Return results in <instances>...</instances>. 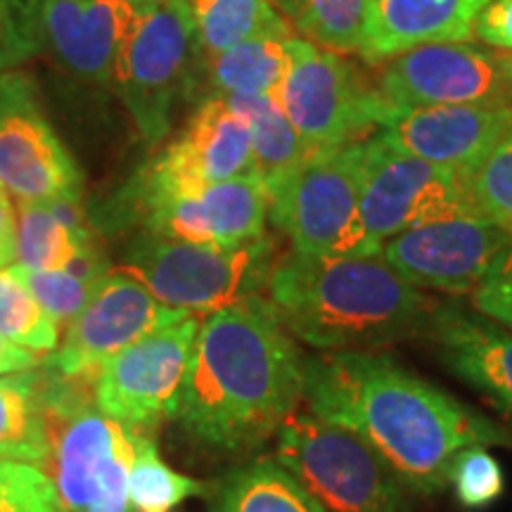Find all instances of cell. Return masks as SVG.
Segmentation results:
<instances>
[{
    "instance_id": "cell-18",
    "label": "cell",
    "mask_w": 512,
    "mask_h": 512,
    "mask_svg": "<svg viewBox=\"0 0 512 512\" xmlns=\"http://www.w3.org/2000/svg\"><path fill=\"white\" fill-rule=\"evenodd\" d=\"M451 375L512 420V332L458 304L437 302L425 332Z\"/></svg>"
},
{
    "instance_id": "cell-5",
    "label": "cell",
    "mask_w": 512,
    "mask_h": 512,
    "mask_svg": "<svg viewBox=\"0 0 512 512\" xmlns=\"http://www.w3.org/2000/svg\"><path fill=\"white\" fill-rule=\"evenodd\" d=\"M275 437V460L328 512H406L408 486L358 434L297 411Z\"/></svg>"
},
{
    "instance_id": "cell-26",
    "label": "cell",
    "mask_w": 512,
    "mask_h": 512,
    "mask_svg": "<svg viewBox=\"0 0 512 512\" xmlns=\"http://www.w3.org/2000/svg\"><path fill=\"white\" fill-rule=\"evenodd\" d=\"M197 22L200 64L249 38H292L294 27L273 0H190Z\"/></svg>"
},
{
    "instance_id": "cell-25",
    "label": "cell",
    "mask_w": 512,
    "mask_h": 512,
    "mask_svg": "<svg viewBox=\"0 0 512 512\" xmlns=\"http://www.w3.org/2000/svg\"><path fill=\"white\" fill-rule=\"evenodd\" d=\"M247 121L252 133L254 171L266 190L316 152L304 143L273 95H221Z\"/></svg>"
},
{
    "instance_id": "cell-35",
    "label": "cell",
    "mask_w": 512,
    "mask_h": 512,
    "mask_svg": "<svg viewBox=\"0 0 512 512\" xmlns=\"http://www.w3.org/2000/svg\"><path fill=\"white\" fill-rule=\"evenodd\" d=\"M472 306L477 313L512 332V242L496 256L482 283L472 292Z\"/></svg>"
},
{
    "instance_id": "cell-3",
    "label": "cell",
    "mask_w": 512,
    "mask_h": 512,
    "mask_svg": "<svg viewBox=\"0 0 512 512\" xmlns=\"http://www.w3.org/2000/svg\"><path fill=\"white\" fill-rule=\"evenodd\" d=\"M287 332L318 351H382L425 337L437 302L382 256H320L290 249L268 283Z\"/></svg>"
},
{
    "instance_id": "cell-40",
    "label": "cell",
    "mask_w": 512,
    "mask_h": 512,
    "mask_svg": "<svg viewBox=\"0 0 512 512\" xmlns=\"http://www.w3.org/2000/svg\"><path fill=\"white\" fill-rule=\"evenodd\" d=\"M510 69H512V55H510Z\"/></svg>"
},
{
    "instance_id": "cell-37",
    "label": "cell",
    "mask_w": 512,
    "mask_h": 512,
    "mask_svg": "<svg viewBox=\"0 0 512 512\" xmlns=\"http://www.w3.org/2000/svg\"><path fill=\"white\" fill-rule=\"evenodd\" d=\"M15 233V207H12L10 192L0 185V268H8L15 261Z\"/></svg>"
},
{
    "instance_id": "cell-39",
    "label": "cell",
    "mask_w": 512,
    "mask_h": 512,
    "mask_svg": "<svg viewBox=\"0 0 512 512\" xmlns=\"http://www.w3.org/2000/svg\"><path fill=\"white\" fill-rule=\"evenodd\" d=\"M273 3L278 5L280 10L285 12V17H287V19H292L294 15H297V10L302 8V3H304V0H273Z\"/></svg>"
},
{
    "instance_id": "cell-7",
    "label": "cell",
    "mask_w": 512,
    "mask_h": 512,
    "mask_svg": "<svg viewBox=\"0 0 512 512\" xmlns=\"http://www.w3.org/2000/svg\"><path fill=\"white\" fill-rule=\"evenodd\" d=\"M200 67L197 22L190 0H152L121 55L114 91L145 145L169 136L176 105Z\"/></svg>"
},
{
    "instance_id": "cell-9",
    "label": "cell",
    "mask_w": 512,
    "mask_h": 512,
    "mask_svg": "<svg viewBox=\"0 0 512 512\" xmlns=\"http://www.w3.org/2000/svg\"><path fill=\"white\" fill-rule=\"evenodd\" d=\"M197 332L200 320L195 313L178 311L114 354L95 377L100 411L133 437H150L159 422L174 418Z\"/></svg>"
},
{
    "instance_id": "cell-38",
    "label": "cell",
    "mask_w": 512,
    "mask_h": 512,
    "mask_svg": "<svg viewBox=\"0 0 512 512\" xmlns=\"http://www.w3.org/2000/svg\"><path fill=\"white\" fill-rule=\"evenodd\" d=\"M38 366V358L34 351L17 347L8 337L0 332V377L22 373V370H31Z\"/></svg>"
},
{
    "instance_id": "cell-23",
    "label": "cell",
    "mask_w": 512,
    "mask_h": 512,
    "mask_svg": "<svg viewBox=\"0 0 512 512\" xmlns=\"http://www.w3.org/2000/svg\"><path fill=\"white\" fill-rule=\"evenodd\" d=\"M294 38V36H292ZM292 38L259 36L202 62L209 95H278L292 67Z\"/></svg>"
},
{
    "instance_id": "cell-4",
    "label": "cell",
    "mask_w": 512,
    "mask_h": 512,
    "mask_svg": "<svg viewBox=\"0 0 512 512\" xmlns=\"http://www.w3.org/2000/svg\"><path fill=\"white\" fill-rule=\"evenodd\" d=\"M278 259V242L268 233L238 247L140 233L126 247L121 271L138 278L159 304L209 316L268 290Z\"/></svg>"
},
{
    "instance_id": "cell-29",
    "label": "cell",
    "mask_w": 512,
    "mask_h": 512,
    "mask_svg": "<svg viewBox=\"0 0 512 512\" xmlns=\"http://www.w3.org/2000/svg\"><path fill=\"white\" fill-rule=\"evenodd\" d=\"M0 332L29 351H55L60 330L12 266L0 268Z\"/></svg>"
},
{
    "instance_id": "cell-15",
    "label": "cell",
    "mask_w": 512,
    "mask_h": 512,
    "mask_svg": "<svg viewBox=\"0 0 512 512\" xmlns=\"http://www.w3.org/2000/svg\"><path fill=\"white\" fill-rule=\"evenodd\" d=\"M512 131V102L392 107L377 133L394 150L467 174Z\"/></svg>"
},
{
    "instance_id": "cell-12",
    "label": "cell",
    "mask_w": 512,
    "mask_h": 512,
    "mask_svg": "<svg viewBox=\"0 0 512 512\" xmlns=\"http://www.w3.org/2000/svg\"><path fill=\"white\" fill-rule=\"evenodd\" d=\"M0 185L17 202L81 195L83 176L22 72L0 74Z\"/></svg>"
},
{
    "instance_id": "cell-32",
    "label": "cell",
    "mask_w": 512,
    "mask_h": 512,
    "mask_svg": "<svg viewBox=\"0 0 512 512\" xmlns=\"http://www.w3.org/2000/svg\"><path fill=\"white\" fill-rule=\"evenodd\" d=\"M448 486L465 510H484L503 496V467L489 446H467L448 467Z\"/></svg>"
},
{
    "instance_id": "cell-22",
    "label": "cell",
    "mask_w": 512,
    "mask_h": 512,
    "mask_svg": "<svg viewBox=\"0 0 512 512\" xmlns=\"http://www.w3.org/2000/svg\"><path fill=\"white\" fill-rule=\"evenodd\" d=\"M53 456L43 403V373L36 368L0 377V460L46 465Z\"/></svg>"
},
{
    "instance_id": "cell-21",
    "label": "cell",
    "mask_w": 512,
    "mask_h": 512,
    "mask_svg": "<svg viewBox=\"0 0 512 512\" xmlns=\"http://www.w3.org/2000/svg\"><path fill=\"white\" fill-rule=\"evenodd\" d=\"M93 242L81 195L48 202H19L15 261L34 271H64L83 245Z\"/></svg>"
},
{
    "instance_id": "cell-31",
    "label": "cell",
    "mask_w": 512,
    "mask_h": 512,
    "mask_svg": "<svg viewBox=\"0 0 512 512\" xmlns=\"http://www.w3.org/2000/svg\"><path fill=\"white\" fill-rule=\"evenodd\" d=\"M12 268L24 280V285L29 287V292L34 294L41 309L48 313L57 330L69 328V323L86 309L93 294L98 292L100 283L105 280L102 278L100 283H88V280L74 278L67 271H34V268L17 264Z\"/></svg>"
},
{
    "instance_id": "cell-33",
    "label": "cell",
    "mask_w": 512,
    "mask_h": 512,
    "mask_svg": "<svg viewBox=\"0 0 512 512\" xmlns=\"http://www.w3.org/2000/svg\"><path fill=\"white\" fill-rule=\"evenodd\" d=\"M0 512H64L55 482L31 463L0 460Z\"/></svg>"
},
{
    "instance_id": "cell-2",
    "label": "cell",
    "mask_w": 512,
    "mask_h": 512,
    "mask_svg": "<svg viewBox=\"0 0 512 512\" xmlns=\"http://www.w3.org/2000/svg\"><path fill=\"white\" fill-rule=\"evenodd\" d=\"M304 401V356L271 299H242L200 323L174 418L204 448L242 453L278 434Z\"/></svg>"
},
{
    "instance_id": "cell-16",
    "label": "cell",
    "mask_w": 512,
    "mask_h": 512,
    "mask_svg": "<svg viewBox=\"0 0 512 512\" xmlns=\"http://www.w3.org/2000/svg\"><path fill=\"white\" fill-rule=\"evenodd\" d=\"M266 221L268 190L256 174L178 192L138 216L143 233L216 247H238L261 238Z\"/></svg>"
},
{
    "instance_id": "cell-30",
    "label": "cell",
    "mask_w": 512,
    "mask_h": 512,
    "mask_svg": "<svg viewBox=\"0 0 512 512\" xmlns=\"http://www.w3.org/2000/svg\"><path fill=\"white\" fill-rule=\"evenodd\" d=\"M463 185L477 219L512 235V131L475 169L463 174Z\"/></svg>"
},
{
    "instance_id": "cell-28",
    "label": "cell",
    "mask_w": 512,
    "mask_h": 512,
    "mask_svg": "<svg viewBox=\"0 0 512 512\" xmlns=\"http://www.w3.org/2000/svg\"><path fill=\"white\" fill-rule=\"evenodd\" d=\"M370 0H304L292 17L299 38L339 55H358Z\"/></svg>"
},
{
    "instance_id": "cell-13",
    "label": "cell",
    "mask_w": 512,
    "mask_h": 512,
    "mask_svg": "<svg viewBox=\"0 0 512 512\" xmlns=\"http://www.w3.org/2000/svg\"><path fill=\"white\" fill-rule=\"evenodd\" d=\"M512 242L508 230L475 216H456L394 235L380 256L401 278L441 294H472L496 256Z\"/></svg>"
},
{
    "instance_id": "cell-14",
    "label": "cell",
    "mask_w": 512,
    "mask_h": 512,
    "mask_svg": "<svg viewBox=\"0 0 512 512\" xmlns=\"http://www.w3.org/2000/svg\"><path fill=\"white\" fill-rule=\"evenodd\" d=\"M181 309L159 304L152 292L126 271H112L69 328L46 366L67 377H91L121 349L131 347Z\"/></svg>"
},
{
    "instance_id": "cell-8",
    "label": "cell",
    "mask_w": 512,
    "mask_h": 512,
    "mask_svg": "<svg viewBox=\"0 0 512 512\" xmlns=\"http://www.w3.org/2000/svg\"><path fill=\"white\" fill-rule=\"evenodd\" d=\"M275 100L313 152L377 133L392 107L349 55L292 38V67Z\"/></svg>"
},
{
    "instance_id": "cell-34",
    "label": "cell",
    "mask_w": 512,
    "mask_h": 512,
    "mask_svg": "<svg viewBox=\"0 0 512 512\" xmlns=\"http://www.w3.org/2000/svg\"><path fill=\"white\" fill-rule=\"evenodd\" d=\"M43 5L46 0H0V17L5 27V57L8 67L41 48Z\"/></svg>"
},
{
    "instance_id": "cell-19",
    "label": "cell",
    "mask_w": 512,
    "mask_h": 512,
    "mask_svg": "<svg viewBox=\"0 0 512 512\" xmlns=\"http://www.w3.org/2000/svg\"><path fill=\"white\" fill-rule=\"evenodd\" d=\"M57 422L55 451V489L64 512H86L100 496L107 477L121 460L136 453L133 434L119 422L107 418L93 401L74 408L50 422Z\"/></svg>"
},
{
    "instance_id": "cell-17",
    "label": "cell",
    "mask_w": 512,
    "mask_h": 512,
    "mask_svg": "<svg viewBox=\"0 0 512 512\" xmlns=\"http://www.w3.org/2000/svg\"><path fill=\"white\" fill-rule=\"evenodd\" d=\"M152 0H46L43 34L69 72L114 86L121 55Z\"/></svg>"
},
{
    "instance_id": "cell-6",
    "label": "cell",
    "mask_w": 512,
    "mask_h": 512,
    "mask_svg": "<svg viewBox=\"0 0 512 512\" xmlns=\"http://www.w3.org/2000/svg\"><path fill=\"white\" fill-rule=\"evenodd\" d=\"M366 138L311 155L268 188V221L294 252L366 256L361 183Z\"/></svg>"
},
{
    "instance_id": "cell-24",
    "label": "cell",
    "mask_w": 512,
    "mask_h": 512,
    "mask_svg": "<svg viewBox=\"0 0 512 512\" xmlns=\"http://www.w3.org/2000/svg\"><path fill=\"white\" fill-rule=\"evenodd\" d=\"M211 512H328L278 460L259 458L228 472Z\"/></svg>"
},
{
    "instance_id": "cell-1",
    "label": "cell",
    "mask_w": 512,
    "mask_h": 512,
    "mask_svg": "<svg viewBox=\"0 0 512 512\" xmlns=\"http://www.w3.org/2000/svg\"><path fill=\"white\" fill-rule=\"evenodd\" d=\"M309 413L375 448L408 491L434 496L467 446H512V434L384 351L304 356Z\"/></svg>"
},
{
    "instance_id": "cell-27",
    "label": "cell",
    "mask_w": 512,
    "mask_h": 512,
    "mask_svg": "<svg viewBox=\"0 0 512 512\" xmlns=\"http://www.w3.org/2000/svg\"><path fill=\"white\" fill-rule=\"evenodd\" d=\"M131 472H128V508L133 512H171L185 498L202 496L207 486L169 467L159 456L155 439L133 437Z\"/></svg>"
},
{
    "instance_id": "cell-20",
    "label": "cell",
    "mask_w": 512,
    "mask_h": 512,
    "mask_svg": "<svg viewBox=\"0 0 512 512\" xmlns=\"http://www.w3.org/2000/svg\"><path fill=\"white\" fill-rule=\"evenodd\" d=\"M494 0H370L363 24V60L380 67L425 43L470 41L477 17Z\"/></svg>"
},
{
    "instance_id": "cell-10",
    "label": "cell",
    "mask_w": 512,
    "mask_h": 512,
    "mask_svg": "<svg viewBox=\"0 0 512 512\" xmlns=\"http://www.w3.org/2000/svg\"><path fill=\"white\" fill-rule=\"evenodd\" d=\"M456 216H475L463 174L394 150L380 133L366 138L361 183L366 256H380L382 247L403 230Z\"/></svg>"
},
{
    "instance_id": "cell-36",
    "label": "cell",
    "mask_w": 512,
    "mask_h": 512,
    "mask_svg": "<svg viewBox=\"0 0 512 512\" xmlns=\"http://www.w3.org/2000/svg\"><path fill=\"white\" fill-rule=\"evenodd\" d=\"M472 38L482 46L512 55V0H494L477 17Z\"/></svg>"
},
{
    "instance_id": "cell-11",
    "label": "cell",
    "mask_w": 512,
    "mask_h": 512,
    "mask_svg": "<svg viewBox=\"0 0 512 512\" xmlns=\"http://www.w3.org/2000/svg\"><path fill=\"white\" fill-rule=\"evenodd\" d=\"M377 91L389 107L512 102L510 55L472 41L425 43L380 64Z\"/></svg>"
}]
</instances>
